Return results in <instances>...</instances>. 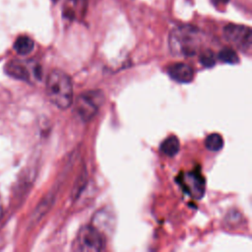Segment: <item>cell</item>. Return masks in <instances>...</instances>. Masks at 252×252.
I'll list each match as a JSON object with an SVG mask.
<instances>
[{
    "label": "cell",
    "mask_w": 252,
    "mask_h": 252,
    "mask_svg": "<svg viewBox=\"0 0 252 252\" xmlns=\"http://www.w3.org/2000/svg\"><path fill=\"white\" fill-rule=\"evenodd\" d=\"M201 43V32L196 27L190 25H182L174 28L168 37L170 52L179 57H191L196 55Z\"/></svg>",
    "instance_id": "1"
},
{
    "label": "cell",
    "mask_w": 252,
    "mask_h": 252,
    "mask_svg": "<svg viewBox=\"0 0 252 252\" xmlns=\"http://www.w3.org/2000/svg\"><path fill=\"white\" fill-rule=\"evenodd\" d=\"M46 95L58 108H68L73 101V85L70 77L61 70L51 71L46 80Z\"/></svg>",
    "instance_id": "2"
},
{
    "label": "cell",
    "mask_w": 252,
    "mask_h": 252,
    "mask_svg": "<svg viewBox=\"0 0 252 252\" xmlns=\"http://www.w3.org/2000/svg\"><path fill=\"white\" fill-rule=\"evenodd\" d=\"M74 246L77 251L99 252L105 247V239L96 227L85 225L79 230Z\"/></svg>",
    "instance_id": "3"
},
{
    "label": "cell",
    "mask_w": 252,
    "mask_h": 252,
    "mask_svg": "<svg viewBox=\"0 0 252 252\" xmlns=\"http://www.w3.org/2000/svg\"><path fill=\"white\" fill-rule=\"evenodd\" d=\"M5 72L13 78L29 83L41 79L40 66L32 60L10 61L5 67Z\"/></svg>",
    "instance_id": "4"
},
{
    "label": "cell",
    "mask_w": 252,
    "mask_h": 252,
    "mask_svg": "<svg viewBox=\"0 0 252 252\" xmlns=\"http://www.w3.org/2000/svg\"><path fill=\"white\" fill-rule=\"evenodd\" d=\"M103 94L99 91H90L80 94L76 101V111L84 121L91 120L102 104Z\"/></svg>",
    "instance_id": "5"
},
{
    "label": "cell",
    "mask_w": 252,
    "mask_h": 252,
    "mask_svg": "<svg viewBox=\"0 0 252 252\" xmlns=\"http://www.w3.org/2000/svg\"><path fill=\"white\" fill-rule=\"evenodd\" d=\"M223 35L225 39L241 51H249L252 43V33L249 27L230 24L224 27Z\"/></svg>",
    "instance_id": "6"
},
{
    "label": "cell",
    "mask_w": 252,
    "mask_h": 252,
    "mask_svg": "<svg viewBox=\"0 0 252 252\" xmlns=\"http://www.w3.org/2000/svg\"><path fill=\"white\" fill-rule=\"evenodd\" d=\"M181 176V185L184 190L195 199H200L205 193V180L198 172H187Z\"/></svg>",
    "instance_id": "7"
},
{
    "label": "cell",
    "mask_w": 252,
    "mask_h": 252,
    "mask_svg": "<svg viewBox=\"0 0 252 252\" xmlns=\"http://www.w3.org/2000/svg\"><path fill=\"white\" fill-rule=\"evenodd\" d=\"M167 73L172 80L178 83H189L194 77L192 67L185 63H176L170 65L167 69Z\"/></svg>",
    "instance_id": "8"
},
{
    "label": "cell",
    "mask_w": 252,
    "mask_h": 252,
    "mask_svg": "<svg viewBox=\"0 0 252 252\" xmlns=\"http://www.w3.org/2000/svg\"><path fill=\"white\" fill-rule=\"evenodd\" d=\"M180 150V143L176 136H169L162 141L160 151L167 157H174Z\"/></svg>",
    "instance_id": "9"
},
{
    "label": "cell",
    "mask_w": 252,
    "mask_h": 252,
    "mask_svg": "<svg viewBox=\"0 0 252 252\" xmlns=\"http://www.w3.org/2000/svg\"><path fill=\"white\" fill-rule=\"evenodd\" d=\"M33 46H34L33 40L27 35L19 36L14 42V49L20 55H27L31 53L33 49Z\"/></svg>",
    "instance_id": "10"
},
{
    "label": "cell",
    "mask_w": 252,
    "mask_h": 252,
    "mask_svg": "<svg viewBox=\"0 0 252 252\" xmlns=\"http://www.w3.org/2000/svg\"><path fill=\"white\" fill-rule=\"evenodd\" d=\"M205 146L208 150L213 152L220 151L223 146V139L218 133L210 134L205 140Z\"/></svg>",
    "instance_id": "11"
},
{
    "label": "cell",
    "mask_w": 252,
    "mask_h": 252,
    "mask_svg": "<svg viewBox=\"0 0 252 252\" xmlns=\"http://www.w3.org/2000/svg\"><path fill=\"white\" fill-rule=\"evenodd\" d=\"M218 58L224 62V63H228V64H236L239 61L238 55L236 54V52L229 47H224L222 48L219 54H218Z\"/></svg>",
    "instance_id": "12"
},
{
    "label": "cell",
    "mask_w": 252,
    "mask_h": 252,
    "mask_svg": "<svg viewBox=\"0 0 252 252\" xmlns=\"http://www.w3.org/2000/svg\"><path fill=\"white\" fill-rule=\"evenodd\" d=\"M200 62L204 67H207V68L213 67L216 63V58L214 53L211 50L203 51L200 55Z\"/></svg>",
    "instance_id": "13"
},
{
    "label": "cell",
    "mask_w": 252,
    "mask_h": 252,
    "mask_svg": "<svg viewBox=\"0 0 252 252\" xmlns=\"http://www.w3.org/2000/svg\"><path fill=\"white\" fill-rule=\"evenodd\" d=\"M212 2L214 3V5L218 6V5H225L228 0H212Z\"/></svg>",
    "instance_id": "14"
},
{
    "label": "cell",
    "mask_w": 252,
    "mask_h": 252,
    "mask_svg": "<svg viewBox=\"0 0 252 252\" xmlns=\"http://www.w3.org/2000/svg\"><path fill=\"white\" fill-rule=\"evenodd\" d=\"M2 217V205H1V201H0V219Z\"/></svg>",
    "instance_id": "15"
}]
</instances>
